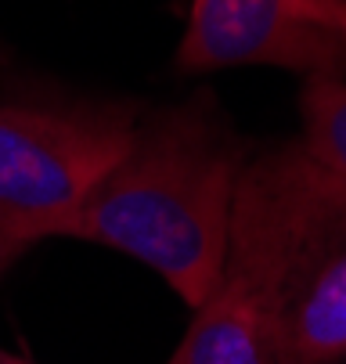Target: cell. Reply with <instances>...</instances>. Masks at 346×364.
<instances>
[{
    "mask_svg": "<svg viewBox=\"0 0 346 364\" xmlns=\"http://www.w3.org/2000/svg\"><path fill=\"white\" fill-rule=\"evenodd\" d=\"M249 155L253 144L210 90L144 105L123 155L94 184L65 238L134 256L199 306L220 285L234 188Z\"/></svg>",
    "mask_w": 346,
    "mask_h": 364,
    "instance_id": "1",
    "label": "cell"
},
{
    "mask_svg": "<svg viewBox=\"0 0 346 364\" xmlns=\"http://www.w3.org/2000/svg\"><path fill=\"white\" fill-rule=\"evenodd\" d=\"M22 80V73H15V62H11V50L0 43V87H11V83H18Z\"/></svg>",
    "mask_w": 346,
    "mask_h": 364,
    "instance_id": "8",
    "label": "cell"
},
{
    "mask_svg": "<svg viewBox=\"0 0 346 364\" xmlns=\"http://www.w3.org/2000/svg\"><path fill=\"white\" fill-rule=\"evenodd\" d=\"M0 364H36V360H33V357H22V353H11V350L0 346Z\"/></svg>",
    "mask_w": 346,
    "mask_h": 364,
    "instance_id": "9",
    "label": "cell"
},
{
    "mask_svg": "<svg viewBox=\"0 0 346 364\" xmlns=\"http://www.w3.org/2000/svg\"><path fill=\"white\" fill-rule=\"evenodd\" d=\"M184 73L285 69L346 76V43L321 18L318 0H191L177 47Z\"/></svg>",
    "mask_w": 346,
    "mask_h": 364,
    "instance_id": "4",
    "label": "cell"
},
{
    "mask_svg": "<svg viewBox=\"0 0 346 364\" xmlns=\"http://www.w3.org/2000/svg\"><path fill=\"white\" fill-rule=\"evenodd\" d=\"M318 11L339 33V40L346 43V0H318Z\"/></svg>",
    "mask_w": 346,
    "mask_h": 364,
    "instance_id": "7",
    "label": "cell"
},
{
    "mask_svg": "<svg viewBox=\"0 0 346 364\" xmlns=\"http://www.w3.org/2000/svg\"><path fill=\"white\" fill-rule=\"evenodd\" d=\"M166 364H278L271 318L249 296L231 285H217L170 353Z\"/></svg>",
    "mask_w": 346,
    "mask_h": 364,
    "instance_id": "5",
    "label": "cell"
},
{
    "mask_svg": "<svg viewBox=\"0 0 346 364\" xmlns=\"http://www.w3.org/2000/svg\"><path fill=\"white\" fill-rule=\"evenodd\" d=\"M310 166L346 198V76H307L300 90V134Z\"/></svg>",
    "mask_w": 346,
    "mask_h": 364,
    "instance_id": "6",
    "label": "cell"
},
{
    "mask_svg": "<svg viewBox=\"0 0 346 364\" xmlns=\"http://www.w3.org/2000/svg\"><path fill=\"white\" fill-rule=\"evenodd\" d=\"M134 97L76 94L18 80L0 94V282L72 217L123 155L141 116Z\"/></svg>",
    "mask_w": 346,
    "mask_h": 364,
    "instance_id": "3",
    "label": "cell"
},
{
    "mask_svg": "<svg viewBox=\"0 0 346 364\" xmlns=\"http://www.w3.org/2000/svg\"><path fill=\"white\" fill-rule=\"evenodd\" d=\"M220 282L264 306L278 364L346 360V198L296 137L245 163Z\"/></svg>",
    "mask_w": 346,
    "mask_h": 364,
    "instance_id": "2",
    "label": "cell"
}]
</instances>
